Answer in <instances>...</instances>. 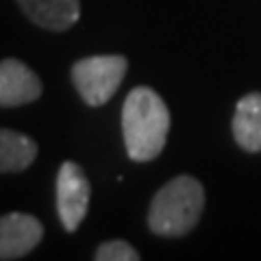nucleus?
<instances>
[{
    "mask_svg": "<svg viewBox=\"0 0 261 261\" xmlns=\"http://www.w3.org/2000/svg\"><path fill=\"white\" fill-rule=\"evenodd\" d=\"M202 209V183L194 176L181 174L154 194L148 209V228L159 238H183L198 224Z\"/></svg>",
    "mask_w": 261,
    "mask_h": 261,
    "instance_id": "f03ea898",
    "label": "nucleus"
},
{
    "mask_svg": "<svg viewBox=\"0 0 261 261\" xmlns=\"http://www.w3.org/2000/svg\"><path fill=\"white\" fill-rule=\"evenodd\" d=\"M170 111L154 89L140 85L130 89L122 107V135L126 154L137 163L157 159L168 142Z\"/></svg>",
    "mask_w": 261,
    "mask_h": 261,
    "instance_id": "f257e3e1",
    "label": "nucleus"
},
{
    "mask_svg": "<svg viewBox=\"0 0 261 261\" xmlns=\"http://www.w3.org/2000/svg\"><path fill=\"white\" fill-rule=\"evenodd\" d=\"M24 15L46 31L63 33L81 18V0H18Z\"/></svg>",
    "mask_w": 261,
    "mask_h": 261,
    "instance_id": "0eeeda50",
    "label": "nucleus"
},
{
    "mask_svg": "<svg viewBox=\"0 0 261 261\" xmlns=\"http://www.w3.org/2000/svg\"><path fill=\"white\" fill-rule=\"evenodd\" d=\"M92 187L83 168L74 161H63L57 172V214L63 228L74 233L87 216Z\"/></svg>",
    "mask_w": 261,
    "mask_h": 261,
    "instance_id": "20e7f679",
    "label": "nucleus"
},
{
    "mask_svg": "<svg viewBox=\"0 0 261 261\" xmlns=\"http://www.w3.org/2000/svg\"><path fill=\"white\" fill-rule=\"evenodd\" d=\"M128 70V61L122 55H96L79 59L72 65V83L89 107H100L116 96Z\"/></svg>",
    "mask_w": 261,
    "mask_h": 261,
    "instance_id": "7ed1b4c3",
    "label": "nucleus"
},
{
    "mask_svg": "<svg viewBox=\"0 0 261 261\" xmlns=\"http://www.w3.org/2000/svg\"><path fill=\"white\" fill-rule=\"evenodd\" d=\"M42 81L20 59L0 61V107H22L42 96Z\"/></svg>",
    "mask_w": 261,
    "mask_h": 261,
    "instance_id": "423d86ee",
    "label": "nucleus"
},
{
    "mask_svg": "<svg viewBox=\"0 0 261 261\" xmlns=\"http://www.w3.org/2000/svg\"><path fill=\"white\" fill-rule=\"evenodd\" d=\"M233 137L246 152H261V94H246L233 113Z\"/></svg>",
    "mask_w": 261,
    "mask_h": 261,
    "instance_id": "6e6552de",
    "label": "nucleus"
},
{
    "mask_svg": "<svg viewBox=\"0 0 261 261\" xmlns=\"http://www.w3.org/2000/svg\"><path fill=\"white\" fill-rule=\"evenodd\" d=\"M94 259L96 261H137L140 259V252L124 240H111L98 246Z\"/></svg>",
    "mask_w": 261,
    "mask_h": 261,
    "instance_id": "9d476101",
    "label": "nucleus"
},
{
    "mask_svg": "<svg viewBox=\"0 0 261 261\" xmlns=\"http://www.w3.org/2000/svg\"><path fill=\"white\" fill-rule=\"evenodd\" d=\"M37 157V142L11 128H0V174L22 172Z\"/></svg>",
    "mask_w": 261,
    "mask_h": 261,
    "instance_id": "1a4fd4ad",
    "label": "nucleus"
},
{
    "mask_svg": "<svg viewBox=\"0 0 261 261\" xmlns=\"http://www.w3.org/2000/svg\"><path fill=\"white\" fill-rule=\"evenodd\" d=\"M44 238L42 222L31 214L0 216V261L20 259L37 246Z\"/></svg>",
    "mask_w": 261,
    "mask_h": 261,
    "instance_id": "39448f33",
    "label": "nucleus"
}]
</instances>
